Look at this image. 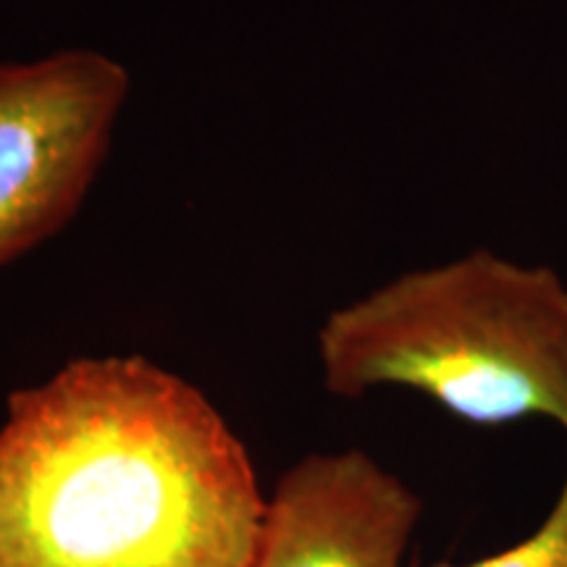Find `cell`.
Here are the masks:
<instances>
[{"label":"cell","instance_id":"6da1fadb","mask_svg":"<svg viewBox=\"0 0 567 567\" xmlns=\"http://www.w3.org/2000/svg\"><path fill=\"white\" fill-rule=\"evenodd\" d=\"M266 499L195 384L142 354L71 360L0 423V567H250Z\"/></svg>","mask_w":567,"mask_h":567},{"label":"cell","instance_id":"5b68a950","mask_svg":"<svg viewBox=\"0 0 567 567\" xmlns=\"http://www.w3.org/2000/svg\"><path fill=\"white\" fill-rule=\"evenodd\" d=\"M434 567H567V471L549 513L526 538L476 563Z\"/></svg>","mask_w":567,"mask_h":567},{"label":"cell","instance_id":"277c9868","mask_svg":"<svg viewBox=\"0 0 567 567\" xmlns=\"http://www.w3.org/2000/svg\"><path fill=\"white\" fill-rule=\"evenodd\" d=\"M421 515V496L368 452H310L266 499L250 567H405Z\"/></svg>","mask_w":567,"mask_h":567},{"label":"cell","instance_id":"3957f363","mask_svg":"<svg viewBox=\"0 0 567 567\" xmlns=\"http://www.w3.org/2000/svg\"><path fill=\"white\" fill-rule=\"evenodd\" d=\"M130 90L124 63L92 48L0 61V268L80 213Z\"/></svg>","mask_w":567,"mask_h":567},{"label":"cell","instance_id":"7a4b0ae2","mask_svg":"<svg viewBox=\"0 0 567 567\" xmlns=\"http://www.w3.org/2000/svg\"><path fill=\"white\" fill-rule=\"evenodd\" d=\"M326 392L408 389L471 425L549 421L567 434V281L471 250L394 276L318 329Z\"/></svg>","mask_w":567,"mask_h":567}]
</instances>
